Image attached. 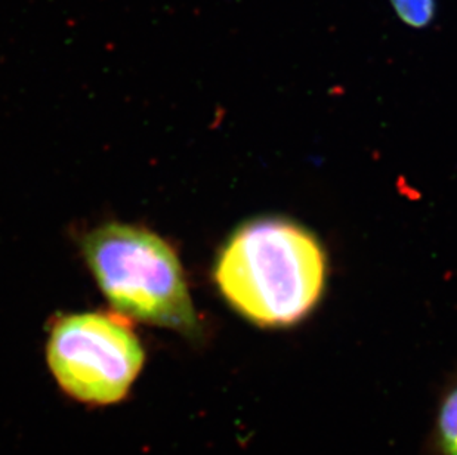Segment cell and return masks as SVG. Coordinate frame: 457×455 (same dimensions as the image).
<instances>
[{
	"label": "cell",
	"mask_w": 457,
	"mask_h": 455,
	"mask_svg": "<svg viewBox=\"0 0 457 455\" xmlns=\"http://www.w3.org/2000/svg\"><path fill=\"white\" fill-rule=\"evenodd\" d=\"M83 256L114 310L188 337L202 333L186 275L172 247L154 232L107 224L83 236Z\"/></svg>",
	"instance_id": "obj_2"
},
{
	"label": "cell",
	"mask_w": 457,
	"mask_h": 455,
	"mask_svg": "<svg viewBox=\"0 0 457 455\" xmlns=\"http://www.w3.org/2000/svg\"><path fill=\"white\" fill-rule=\"evenodd\" d=\"M436 447L440 455H457V383L450 387L436 411Z\"/></svg>",
	"instance_id": "obj_4"
},
{
	"label": "cell",
	"mask_w": 457,
	"mask_h": 455,
	"mask_svg": "<svg viewBox=\"0 0 457 455\" xmlns=\"http://www.w3.org/2000/svg\"><path fill=\"white\" fill-rule=\"evenodd\" d=\"M49 368L65 395L107 407L125 400L145 361L143 344L119 315H65L54 322L46 346Z\"/></svg>",
	"instance_id": "obj_3"
},
{
	"label": "cell",
	"mask_w": 457,
	"mask_h": 455,
	"mask_svg": "<svg viewBox=\"0 0 457 455\" xmlns=\"http://www.w3.org/2000/svg\"><path fill=\"white\" fill-rule=\"evenodd\" d=\"M398 17L407 26L425 29L436 18V0H389Z\"/></svg>",
	"instance_id": "obj_5"
},
{
	"label": "cell",
	"mask_w": 457,
	"mask_h": 455,
	"mask_svg": "<svg viewBox=\"0 0 457 455\" xmlns=\"http://www.w3.org/2000/svg\"><path fill=\"white\" fill-rule=\"evenodd\" d=\"M215 283L236 312L265 328L303 321L326 285L328 261L308 229L278 218L254 219L225 243Z\"/></svg>",
	"instance_id": "obj_1"
}]
</instances>
